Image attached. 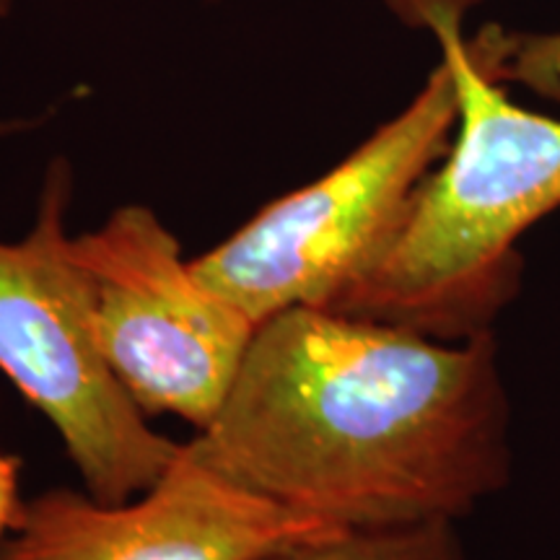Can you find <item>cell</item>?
<instances>
[{"instance_id": "3957f363", "label": "cell", "mask_w": 560, "mask_h": 560, "mask_svg": "<svg viewBox=\"0 0 560 560\" xmlns=\"http://www.w3.org/2000/svg\"><path fill=\"white\" fill-rule=\"evenodd\" d=\"M457 122V86L441 58L400 115L319 179L268 202L192 270L255 319L327 310L374 262L412 195L439 164Z\"/></svg>"}, {"instance_id": "6da1fadb", "label": "cell", "mask_w": 560, "mask_h": 560, "mask_svg": "<svg viewBox=\"0 0 560 560\" xmlns=\"http://www.w3.org/2000/svg\"><path fill=\"white\" fill-rule=\"evenodd\" d=\"M190 444L252 493L332 529L459 522L514 467L495 330L436 340L330 310L278 312Z\"/></svg>"}, {"instance_id": "277c9868", "label": "cell", "mask_w": 560, "mask_h": 560, "mask_svg": "<svg viewBox=\"0 0 560 560\" xmlns=\"http://www.w3.org/2000/svg\"><path fill=\"white\" fill-rule=\"evenodd\" d=\"M70 166L52 161L34 226L0 242V371L50 420L91 499L125 503L164 475L182 444L151 429L91 340L70 262Z\"/></svg>"}, {"instance_id": "8fae6325", "label": "cell", "mask_w": 560, "mask_h": 560, "mask_svg": "<svg viewBox=\"0 0 560 560\" xmlns=\"http://www.w3.org/2000/svg\"><path fill=\"white\" fill-rule=\"evenodd\" d=\"M9 11H11V0H0V16H5Z\"/></svg>"}, {"instance_id": "7a4b0ae2", "label": "cell", "mask_w": 560, "mask_h": 560, "mask_svg": "<svg viewBox=\"0 0 560 560\" xmlns=\"http://www.w3.org/2000/svg\"><path fill=\"white\" fill-rule=\"evenodd\" d=\"M478 0H389L436 34L457 86L450 149L400 226L327 310L436 340L490 332L520 296V242L560 208V120L514 104L493 68V26L465 39Z\"/></svg>"}, {"instance_id": "30bf717a", "label": "cell", "mask_w": 560, "mask_h": 560, "mask_svg": "<svg viewBox=\"0 0 560 560\" xmlns=\"http://www.w3.org/2000/svg\"><path fill=\"white\" fill-rule=\"evenodd\" d=\"M32 122H11V120H0V138L3 136H11V132H16V130H24V128H30Z\"/></svg>"}, {"instance_id": "9c48e42d", "label": "cell", "mask_w": 560, "mask_h": 560, "mask_svg": "<svg viewBox=\"0 0 560 560\" xmlns=\"http://www.w3.org/2000/svg\"><path fill=\"white\" fill-rule=\"evenodd\" d=\"M21 470H24L21 457L0 452V540L16 527L24 511L26 499L21 495Z\"/></svg>"}, {"instance_id": "ba28073f", "label": "cell", "mask_w": 560, "mask_h": 560, "mask_svg": "<svg viewBox=\"0 0 560 560\" xmlns=\"http://www.w3.org/2000/svg\"><path fill=\"white\" fill-rule=\"evenodd\" d=\"M495 73L501 83H522L560 104V32L509 34L501 30Z\"/></svg>"}, {"instance_id": "5b68a950", "label": "cell", "mask_w": 560, "mask_h": 560, "mask_svg": "<svg viewBox=\"0 0 560 560\" xmlns=\"http://www.w3.org/2000/svg\"><path fill=\"white\" fill-rule=\"evenodd\" d=\"M91 340L145 416L206 431L226 402L257 322L195 276L182 244L145 206L70 236Z\"/></svg>"}, {"instance_id": "52a82bcc", "label": "cell", "mask_w": 560, "mask_h": 560, "mask_svg": "<svg viewBox=\"0 0 560 560\" xmlns=\"http://www.w3.org/2000/svg\"><path fill=\"white\" fill-rule=\"evenodd\" d=\"M255 560H467L457 522L340 532Z\"/></svg>"}, {"instance_id": "8992f818", "label": "cell", "mask_w": 560, "mask_h": 560, "mask_svg": "<svg viewBox=\"0 0 560 560\" xmlns=\"http://www.w3.org/2000/svg\"><path fill=\"white\" fill-rule=\"evenodd\" d=\"M340 535L210 467L192 444L136 499L104 503L52 488L24 501L0 560H255Z\"/></svg>"}]
</instances>
